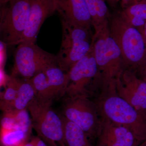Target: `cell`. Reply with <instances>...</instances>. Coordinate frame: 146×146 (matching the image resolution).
I'll list each match as a JSON object with an SVG mask.
<instances>
[{
  "instance_id": "obj_1",
  "label": "cell",
  "mask_w": 146,
  "mask_h": 146,
  "mask_svg": "<svg viewBox=\"0 0 146 146\" xmlns=\"http://www.w3.org/2000/svg\"><path fill=\"white\" fill-rule=\"evenodd\" d=\"M101 118L127 128L141 143L146 140V115L119 96L115 88L100 89L94 96Z\"/></svg>"
},
{
  "instance_id": "obj_2",
  "label": "cell",
  "mask_w": 146,
  "mask_h": 146,
  "mask_svg": "<svg viewBox=\"0 0 146 146\" xmlns=\"http://www.w3.org/2000/svg\"><path fill=\"white\" fill-rule=\"evenodd\" d=\"M95 58L101 78V89L115 88L125 70L121 50L108 28L93 37Z\"/></svg>"
},
{
  "instance_id": "obj_3",
  "label": "cell",
  "mask_w": 146,
  "mask_h": 146,
  "mask_svg": "<svg viewBox=\"0 0 146 146\" xmlns=\"http://www.w3.org/2000/svg\"><path fill=\"white\" fill-rule=\"evenodd\" d=\"M110 33L119 48L125 66L136 69L146 60V45L141 31L123 13L112 19Z\"/></svg>"
},
{
  "instance_id": "obj_4",
  "label": "cell",
  "mask_w": 146,
  "mask_h": 146,
  "mask_svg": "<svg viewBox=\"0 0 146 146\" xmlns=\"http://www.w3.org/2000/svg\"><path fill=\"white\" fill-rule=\"evenodd\" d=\"M62 28L61 46L56 55L58 66L68 73L71 68L85 56L91 50L90 30L68 23L60 18Z\"/></svg>"
},
{
  "instance_id": "obj_5",
  "label": "cell",
  "mask_w": 146,
  "mask_h": 146,
  "mask_svg": "<svg viewBox=\"0 0 146 146\" xmlns=\"http://www.w3.org/2000/svg\"><path fill=\"white\" fill-rule=\"evenodd\" d=\"M52 104L44 103L36 98L29 104L27 110L31 116L33 128L39 137L49 146L65 143L63 122L52 108Z\"/></svg>"
},
{
  "instance_id": "obj_6",
  "label": "cell",
  "mask_w": 146,
  "mask_h": 146,
  "mask_svg": "<svg viewBox=\"0 0 146 146\" xmlns=\"http://www.w3.org/2000/svg\"><path fill=\"white\" fill-rule=\"evenodd\" d=\"M18 45L14 51L11 76L30 80L47 68L58 66L56 55L47 52L35 44Z\"/></svg>"
},
{
  "instance_id": "obj_7",
  "label": "cell",
  "mask_w": 146,
  "mask_h": 146,
  "mask_svg": "<svg viewBox=\"0 0 146 146\" xmlns=\"http://www.w3.org/2000/svg\"><path fill=\"white\" fill-rule=\"evenodd\" d=\"M70 82L66 95L72 97L82 95L90 97L100 88L101 78L95 58L93 42L89 52L76 63L68 72Z\"/></svg>"
},
{
  "instance_id": "obj_8",
  "label": "cell",
  "mask_w": 146,
  "mask_h": 146,
  "mask_svg": "<svg viewBox=\"0 0 146 146\" xmlns=\"http://www.w3.org/2000/svg\"><path fill=\"white\" fill-rule=\"evenodd\" d=\"M2 5L1 41L7 46L19 44L28 21L30 11L29 0H11Z\"/></svg>"
},
{
  "instance_id": "obj_9",
  "label": "cell",
  "mask_w": 146,
  "mask_h": 146,
  "mask_svg": "<svg viewBox=\"0 0 146 146\" xmlns=\"http://www.w3.org/2000/svg\"><path fill=\"white\" fill-rule=\"evenodd\" d=\"M86 96H68L64 100L63 115L86 133L90 140L96 139L101 123L99 112L93 100Z\"/></svg>"
},
{
  "instance_id": "obj_10",
  "label": "cell",
  "mask_w": 146,
  "mask_h": 146,
  "mask_svg": "<svg viewBox=\"0 0 146 146\" xmlns=\"http://www.w3.org/2000/svg\"><path fill=\"white\" fill-rule=\"evenodd\" d=\"M30 80L35 89L37 100L50 104L66 95L70 82L68 73L58 66L47 68Z\"/></svg>"
},
{
  "instance_id": "obj_11",
  "label": "cell",
  "mask_w": 146,
  "mask_h": 146,
  "mask_svg": "<svg viewBox=\"0 0 146 146\" xmlns=\"http://www.w3.org/2000/svg\"><path fill=\"white\" fill-rule=\"evenodd\" d=\"M117 94L146 115V82L131 70H124L116 82Z\"/></svg>"
},
{
  "instance_id": "obj_12",
  "label": "cell",
  "mask_w": 146,
  "mask_h": 146,
  "mask_svg": "<svg viewBox=\"0 0 146 146\" xmlns=\"http://www.w3.org/2000/svg\"><path fill=\"white\" fill-rule=\"evenodd\" d=\"M30 11L21 43L35 44L45 20L57 11V0H29Z\"/></svg>"
},
{
  "instance_id": "obj_13",
  "label": "cell",
  "mask_w": 146,
  "mask_h": 146,
  "mask_svg": "<svg viewBox=\"0 0 146 146\" xmlns=\"http://www.w3.org/2000/svg\"><path fill=\"white\" fill-rule=\"evenodd\" d=\"M101 119L96 146H137L141 144L127 128L106 119Z\"/></svg>"
},
{
  "instance_id": "obj_14",
  "label": "cell",
  "mask_w": 146,
  "mask_h": 146,
  "mask_svg": "<svg viewBox=\"0 0 146 146\" xmlns=\"http://www.w3.org/2000/svg\"><path fill=\"white\" fill-rule=\"evenodd\" d=\"M57 11L68 23L90 30L92 18L85 0H57Z\"/></svg>"
},
{
  "instance_id": "obj_15",
  "label": "cell",
  "mask_w": 146,
  "mask_h": 146,
  "mask_svg": "<svg viewBox=\"0 0 146 146\" xmlns=\"http://www.w3.org/2000/svg\"><path fill=\"white\" fill-rule=\"evenodd\" d=\"M63 127L64 143L66 146H93L89 137L75 123L60 116Z\"/></svg>"
},
{
  "instance_id": "obj_16",
  "label": "cell",
  "mask_w": 146,
  "mask_h": 146,
  "mask_svg": "<svg viewBox=\"0 0 146 146\" xmlns=\"http://www.w3.org/2000/svg\"><path fill=\"white\" fill-rule=\"evenodd\" d=\"M89 8L92 24L95 30L94 35L108 28V8L106 0H85Z\"/></svg>"
},
{
  "instance_id": "obj_17",
  "label": "cell",
  "mask_w": 146,
  "mask_h": 146,
  "mask_svg": "<svg viewBox=\"0 0 146 146\" xmlns=\"http://www.w3.org/2000/svg\"><path fill=\"white\" fill-rule=\"evenodd\" d=\"M1 128L5 129H23L32 130L31 118L27 109L22 110H11L4 111L1 120Z\"/></svg>"
},
{
  "instance_id": "obj_18",
  "label": "cell",
  "mask_w": 146,
  "mask_h": 146,
  "mask_svg": "<svg viewBox=\"0 0 146 146\" xmlns=\"http://www.w3.org/2000/svg\"><path fill=\"white\" fill-rule=\"evenodd\" d=\"M35 89L30 80H21L16 100L9 106L1 108V109L3 112L10 110L27 109L30 103L35 98Z\"/></svg>"
},
{
  "instance_id": "obj_19",
  "label": "cell",
  "mask_w": 146,
  "mask_h": 146,
  "mask_svg": "<svg viewBox=\"0 0 146 146\" xmlns=\"http://www.w3.org/2000/svg\"><path fill=\"white\" fill-rule=\"evenodd\" d=\"M31 131L23 129L1 128V145L2 146H24L28 142Z\"/></svg>"
},
{
  "instance_id": "obj_20",
  "label": "cell",
  "mask_w": 146,
  "mask_h": 146,
  "mask_svg": "<svg viewBox=\"0 0 146 146\" xmlns=\"http://www.w3.org/2000/svg\"><path fill=\"white\" fill-rule=\"evenodd\" d=\"M123 13L132 26L141 27L143 30L146 22V0H141L127 7Z\"/></svg>"
},
{
  "instance_id": "obj_21",
  "label": "cell",
  "mask_w": 146,
  "mask_h": 146,
  "mask_svg": "<svg viewBox=\"0 0 146 146\" xmlns=\"http://www.w3.org/2000/svg\"><path fill=\"white\" fill-rule=\"evenodd\" d=\"M21 79L11 76L4 86V91L1 93V108L7 107L16 100Z\"/></svg>"
},
{
  "instance_id": "obj_22",
  "label": "cell",
  "mask_w": 146,
  "mask_h": 146,
  "mask_svg": "<svg viewBox=\"0 0 146 146\" xmlns=\"http://www.w3.org/2000/svg\"><path fill=\"white\" fill-rule=\"evenodd\" d=\"M7 45L1 41V69L4 70L6 59V48Z\"/></svg>"
},
{
  "instance_id": "obj_23",
  "label": "cell",
  "mask_w": 146,
  "mask_h": 146,
  "mask_svg": "<svg viewBox=\"0 0 146 146\" xmlns=\"http://www.w3.org/2000/svg\"><path fill=\"white\" fill-rule=\"evenodd\" d=\"M136 69L137 72L136 74L146 82V60Z\"/></svg>"
},
{
  "instance_id": "obj_24",
  "label": "cell",
  "mask_w": 146,
  "mask_h": 146,
  "mask_svg": "<svg viewBox=\"0 0 146 146\" xmlns=\"http://www.w3.org/2000/svg\"><path fill=\"white\" fill-rule=\"evenodd\" d=\"M31 141L35 146H49L46 142L38 136L33 137Z\"/></svg>"
},
{
  "instance_id": "obj_25",
  "label": "cell",
  "mask_w": 146,
  "mask_h": 146,
  "mask_svg": "<svg viewBox=\"0 0 146 146\" xmlns=\"http://www.w3.org/2000/svg\"><path fill=\"white\" fill-rule=\"evenodd\" d=\"M24 146H35L34 144L33 143H32L30 141V142H28L27 143H26L24 145Z\"/></svg>"
},
{
  "instance_id": "obj_26",
  "label": "cell",
  "mask_w": 146,
  "mask_h": 146,
  "mask_svg": "<svg viewBox=\"0 0 146 146\" xmlns=\"http://www.w3.org/2000/svg\"><path fill=\"white\" fill-rule=\"evenodd\" d=\"M10 1L11 0H0L1 4L2 5L6 3H7L8 2Z\"/></svg>"
},
{
  "instance_id": "obj_27",
  "label": "cell",
  "mask_w": 146,
  "mask_h": 146,
  "mask_svg": "<svg viewBox=\"0 0 146 146\" xmlns=\"http://www.w3.org/2000/svg\"><path fill=\"white\" fill-rule=\"evenodd\" d=\"M138 146H146V140L141 143Z\"/></svg>"
},
{
  "instance_id": "obj_28",
  "label": "cell",
  "mask_w": 146,
  "mask_h": 146,
  "mask_svg": "<svg viewBox=\"0 0 146 146\" xmlns=\"http://www.w3.org/2000/svg\"><path fill=\"white\" fill-rule=\"evenodd\" d=\"M106 1L110 3L113 4L116 2L117 0H106Z\"/></svg>"
},
{
  "instance_id": "obj_29",
  "label": "cell",
  "mask_w": 146,
  "mask_h": 146,
  "mask_svg": "<svg viewBox=\"0 0 146 146\" xmlns=\"http://www.w3.org/2000/svg\"><path fill=\"white\" fill-rule=\"evenodd\" d=\"M59 146H66V145H65V143H63L61 144V145H60Z\"/></svg>"
},
{
  "instance_id": "obj_30",
  "label": "cell",
  "mask_w": 146,
  "mask_h": 146,
  "mask_svg": "<svg viewBox=\"0 0 146 146\" xmlns=\"http://www.w3.org/2000/svg\"><path fill=\"white\" fill-rule=\"evenodd\" d=\"M141 1V0H138V1Z\"/></svg>"
},
{
  "instance_id": "obj_31",
  "label": "cell",
  "mask_w": 146,
  "mask_h": 146,
  "mask_svg": "<svg viewBox=\"0 0 146 146\" xmlns=\"http://www.w3.org/2000/svg\"></svg>"
}]
</instances>
